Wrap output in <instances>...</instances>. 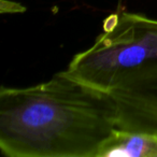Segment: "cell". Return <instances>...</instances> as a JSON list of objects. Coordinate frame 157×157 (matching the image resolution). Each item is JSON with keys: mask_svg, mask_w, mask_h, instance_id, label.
Listing matches in <instances>:
<instances>
[{"mask_svg": "<svg viewBox=\"0 0 157 157\" xmlns=\"http://www.w3.org/2000/svg\"><path fill=\"white\" fill-rule=\"evenodd\" d=\"M115 128L111 94L63 72L35 86L0 90V148L8 157H97Z\"/></svg>", "mask_w": 157, "mask_h": 157, "instance_id": "6da1fadb", "label": "cell"}, {"mask_svg": "<svg viewBox=\"0 0 157 157\" xmlns=\"http://www.w3.org/2000/svg\"><path fill=\"white\" fill-rule=\"evenodd\" d=\"M61 72L108 94L157 75V20L128 12L109 16L93 45Z\"/></svg>", "mask_w": 157, "mask_h": 157, "instance_id": "7a4b0ae2", "label": "cell"}, {"mask_svg": "<svg viewBox=\"0 0 157 157\" xmlns=\"http://www.w3.org/2000/svg\"><path fill=\"white\" fill-rule=\"evenodd\" d=\"M97 157H157V135L115 128Z\"/></svg>", "mask_w": 157, "mask_h": 157, "instance_id": "277c9868", "label": "cell"}, {"mask_svg": "<svg viewBox=\"0 0 157 157\" xmlns=\"http://www.w3.org/2000/svg\"><path fill=\"white\" fill-rule=\"evenodd\" d=\"M116 128L157 135V75L111 93Z\"/></svg>", "mask_w": 157, "mask_h": 157, "instance_id": "3957f363", "label": "cell"}, {"mask_svg": "<svg viewBox=\"0 0 157 157\" xmlns=\"http://www.w3.org/2000/svg\"><path fill=\"white\" fill-rule=\"evenodd\" d=\"M1 13H20L25 12V7H23L20 3L13 2V1H7V0H1Z\"/></svg>", "mask_w": 157, "mask_h": 157, "instance_id": "5b68a950", "label": "cell"}]
</instances>
